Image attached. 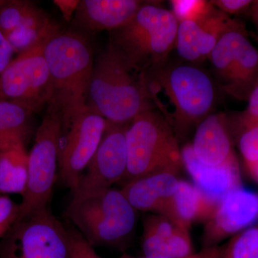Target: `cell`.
Returning <instances> with one entry per match:
<instances>
[{
	"instance_id": "obj_1",
	"label": "cell",
	"mask_w": 258,
	"mask_h": 258,
	"mask_svg": "<svg viewBox=\"0 0 258 258\" xmlns=\"http://www.w3.org/2000/svg\"><path fill=\"white\" fill-rule=\"evenodd\" d=\"M44 55L50 74L47 106L60 112L63 132L87 106L95 60L93 50L79 32L60 31L47 42Z\"/></svg>"
},
{
	"instance_id": "obj_2",
	"label": "cell",
	"mask_w": 258,
	"mask_h": 258,
	"mask_svg": "<svg viewBox=\"0 0 258 258\" xmlns=\"http://www.w3.org/2000/svg\"><path fill=\"white\" fill-rule=\"evenodd\" d=\"M87 106L109 123L128 124L155 104L145 78L134 73L108 43L94 60Z\"/></svg>"
},
{
	"instance_id": "obj_3",
	"label": "cell",
	"mask_w": 258,
	"mask_h": 258,
	"mask_svg": "<svg viewBox=\"0 0 258 258\" xmlns=\"http://www.w3.org/2000/svg\"><path fill=\"white\" fill-rule=\"evenodd\" d=\"M178 26L171 10L146 1L133 18L110 32L109 43L134 73L145 78L168 62Z\"/></svg>"
},
{
	"instance_id": "obj_4",
	"label": "cell",
	"mask_w": 258,
	"mask_h": 258,
	"mask_svg": "<svg viewBox=\"0 0 258 258\" xmlns=\"http://www.w3.org/2000/svg\"><path fill=\"white\" fill-rule=\"evenodd\" d=\"M145 81L154 98L162 91L174 108L165 117L177 138L212 113L216 101L215 83L196 64L167 62L147 75Z\"/></svg>"
},
{
	"instance_id": "obj_5",
	"label": "cell",
	"mask_w": 258,
	"mask_h": 258,
	"mask_svg": "<svg viewBox=\"0 0 258 258\" xmlns=\"http://www.w3.org/2000/svg\"><path fill=\"white\" fill-rule=\"evenodd\" d=\"M66 217L93 248L124 247L137 223V211L121 190L107 189L71 201Z\"/></svg>"
},
{
	"instance_id": "obj_6",
	"label": "cell",
	"mask_w": 258,
	"mask_h": 258,
	"mask_svg": "<svg viewBox=\"0 0 258 258\" xmlns=\"http://www.w3.org/2000/svg\"><path fill=\"white\" fill-rule=\"evenodd\" d=\"M126 144L128 166L123 185L158 171L179 173L183 167L177 137L160 111L137 115L127 128Z\"/></svg>"
},
{
	"instance_id": "obj_7",
	"label": "cell",
	"mask_w": 258,
	"mask_h": 258,
	"mask_svg": "<svg viewBox=\"0 0 258 258\" xmlns=\"http://www.w3.org/2000/svg\"><path fill=\"white\" fill-rule=\"evenodd\" d=\"M62 134L60 112L53 107L46 106L35 144L28 154V181L21 203L19 204L18 220L48 206L57 176Z\"/></svg>"
},
{
	"instance_id": "obj_8",
	"label": "cell",
	"mask_w": 258,
	"mask_h": 258,
	"mask_svg": "<svg viewBox=\"0 0 258 258\" xmlns=\"http://www.w3.org/2000/svg\"><path fill=\"white\" fill-rule=\"evenodd\" d=\"M0 258H71L67 227L48 208L33 212L0 241Z\"/></svg>"
},
{
	"instance_id": "obj_9",
	"label": "cell",
	"mask_w": 258,
	"mask_h": 258,
	"mask_svg": "<svg viewBox=\"0 0 258 258\" xmlns=\"http://www.w3.org/2000/svg\"><path fill=\"white\" fill-rule=\"evenodd\" d=\"M208 59L222 91L247 101L258 81V50L242 22L220 37Z\"/></svg>"
},
{
	"instance_id": "obj_10",
	"label": "cell",
	"mask_w": 258,
	"mask_h": 258,
	"mask_svg": "<svg viewBox=\"0 0 258 258\" xmlns=\"http://www.w3.org/2000/svg\"><path fill=\"white\" fill-rule=\"evenodd\" d=\"M47 41L18 54L0 74V100L18 104L32 113L47 106L50 83L44 48Z\"/></svg>"
},
{
	"instance_id": "obj_11",
	"label": "cell",
	"mask_w": 258,
	"mask_h": 258,
	"mask_svg": "<svg viewBox=\"0 0 258 258\" xmlns=\"http://www.w3.org/2000/svg\"><path fill=\"white\" fill-rule=\"evenodd\" d=\"M108 121L89 106L63 131L59 148L61 181L74 192L101 143Z\"/></svg>"
},
{
	"instance_id": "obj_12",
	"label": "cell",
	"mask_w": 258,
	"mask_h": 258,
	"mask_svg": "<svg viewBox=\"0 0 258 258\" xmlns=\"http://www.w3.org/2000/svg\"><path fill=\"white\" fill-rule=\"evenodd\" d=\"M129 123L108 122L101 143L73 192L71 201L110 189L115 183L123 181L128 166L126 132Z\"/></svg>"
},
{
	"instance_id": "obj_13",
	"label": "cell",
	"mask_w": 258,
	"mask_h": 258,
	"mask_svg": "<svg viewBox=\"0 0 258 258\" xmlns=\"http://www.w3.org/2000/svg\"><path fill=\"white\" fill-rule=\"evenodd\" d=\"M0 30L18 55L61 31L42 8L25 0H8L0 9Z\"/></svg>"
},
{
	"instance_id": "obj_14",
	"label": "cell",
	"mask_w": 258,
	"mask_h": 258,
	"mask_svg": "<svg viewBox=\"0 0 258 258\" xmlns=\"http://www.w3.org/2000/svg\"><path fill=\"white\" fill-rule=\"evenodd\" d=\"M258 221V193L237 188L217 204L205 222L203 248L218 246L225 239L242 232Z\"/></svg>"
},
{
	"instance_id": "obj_15",
	"label": "cell",
	"mask_w": 258,
	"mask_h": 258,
	"mask_svg": "<svg viewBox=\"0 0 258 258\" xmlns=\"http://www.w3.org/2000/svg\"><path fill=\"white\" fill-rule=\"evenodd\" d=\"M238 21L215 7L203 18L179 23L175 45L178 55L185 62L201 63L209 58L220 37Z\"/></svg>"
},
{
	"instance_id": "obj_16",
	"label": "cell",
	"mask_w": 258,
	"mask_h": 258,
	"mask_svg": "<svg viewBox=\"0 0 258 258\" xmlns=\"http://www.w3.org/2000/svg\"><path fill=\"white\" fill-rule=\"evenodd\" d=\"M142 248L145 258L184 257L195 253L189 227L158 214L144 219Z\"/></svg>"
},
{
	"instance_id": "obj_17",
	"label": "cell",
	"mask_w": 258,
	"mask_h": 258,
	"mask_svg": "<svg viewBox=\"0 0 258 258\" xmlns=\"http://www.w3.org/2000/svg\"><path fill=\"white\" fill-rule=\"evenodd\" d=\"M181 154L183 166L189 173L194 184L214 203H218L227 194L242 186L237 157L223 165L210 166L196 159L191 144L185 145Z\"/></svg>"
},
{
	"instance_id": "obj_18",
	"label": "cell",
	"mask_w": 258,
	"mask_h": 258,
	"mask_svg": "<svg viewBox=\"0 0 258 258\" xmlns=\"http://www.w3.org/2000/svg\"><path fill=\"white\" fill-rule=\"evenodd\" d=\"M179 173L158 171L123 185L120 189L137 212L163 215L179 185Z\"/></svg>"
},
{
	"instance_id": "obj_19",
	"label": "cell",
	"mask_w": 258,
	"mask_h": 258,
	"mask_svg": "<svg viewBox=\"0 0 258 258\" xmlns=\"http://www.w3.org/2000/svg\"><path fill=\"white\" fill-rule=\"evenodd\" d=\"M194 155L205 165H223L236 154L232 147L230 123L223 113H211L197 126L191 144Z\"/></svg>"
},
{
	"instance_id": "obj_20",
	"label": "cell",
	"mask_w": 258,
	"mask_h": 258,
	"mask_svg": "<svg viewBox=\"0 0 258 258\" xmlns=\"http://www.w3.org/2000/svg\"><path fill=\"white\" fill-rule=\"evenodd\" d=\"M146 1L81 0L73 23L86 31H113L137 14Z\"/></svg>"
},
{
	"instance_id": "obj_21",
	"label": "cell",
	"mask_w": 258,
	"mask_h": 258,
	"mask_svg": "<svg viewBox=\"0 0 258 258\" xmlns=\"http://www.w3.org/2000/svg\"><path fill=\"white\" fill-rule=\"evenodd\" d=\"M217 203L211 201L191 183L179 180L170 203L162 215L174 219L186 227L197 222H206Z\"/></svg>"
},
{
	"instance_id": "obj_22",
	"label": "cell",
	"mask_w": 258,
	"mask_h": 258,
	"mask_svg": "<svg viewBox=\"0 0 258 258\" xmlns=\"http://www.w3.org/2000/svg\"><path fill=\"white\" fill-rule=\"evenodd\" d=\"M33 114L18 104L0 100V152L25 149Z\"/></svg>"
},
{
	"instance_id": "obj_23",
	"label": "cell",
	"mask_w": 258,
	"mask_h": 258,
	"mask_svg": "<svg viewBox=\"0 0 258 258\" xmlns=\"http://www.w3.org/2000/svg\"><path fill=\"white\" fill-rule=\"evenodd\" d=\"M26 149L0 152V192L23 195L28 181Z\"/></svg>"
},
{
	"instance_id": "obj_24",
	"label": "cell",
	"mask_w": 258,
	"mask_h": 258,
	"mask_svg": "<svg viewBox=\"0 0 258 258\" xmlns=\"http://www.w3.org/2000/svg\"><path fill=\"white\" fill-rule=\"evenodd\" d=\"M221 258H258V225L234 235L222 248Z\"/></svg>"
},
{
	"instance_id": "obj_25",
	"label": "cell",
	"mask_w": 258,
	"mask_h": 258,
	"mask_svg": "<svg viewBox=\"0 0 258 258\" xmlns=\"http://www.w3.org/2000/svg\"><path fill=\"white\" fill-rule=\"evenodd\" d=\"M238 149L247 170L258 164V121L239 125Z\"/></svg>"
},
{
	"instance_id": "obj_26",
	"label": "cell",
	"mask_w": 258,
	"mask_h": 258,
	"mask_svg": "<svg viewBox=\"0 0 258 258\" xmlns=\"http://www.w3.org/2000/svg\"><path fill=\"white\" fill-rule=\"evenodd\" d=\"M171 5V11L178 23L203 18L215 8L210 1L205 0H172Z\"/></svg>"
},
{
	"instance_id": "obj_27",
	"label": "cell",
	"mask_w": 258,
	"mask_h": 258,
	"mask_svg": "<svg viewBox=\"0 0 258 258\" xmlns=\"http://www.w3.org/2000/svg\"><path fill=\"white\" fill-rule=\"evenodd\" d=\"M20 205L8 196H0V241L18 221Z\"/></svg>"
},
{
	"instance_id": "obj_28",
	"label": "cell",
	"mask_w": 258,
	"mask_h": 258,
	"mask_svg": "<svg viewBox=\"0 0 258 258\" xmlns=\"http://www.w3.org/2000/svg\"><path fill=\"white\" fill-rule=\"evenodd\" d=\"M68 228L71 258H102L76 228Z\"/></svg>"
},
{
	"instance_id": "obj_29",
	"label": "cell",
	"mask_w": 258,
	"mask_h": 258,
	"mask_svg": "<svg viewBox=\"0 0 258 258\" xmlns=\"http://www.w3.org/2000/svg\"><path fill=\"white\" fill-rule=\"evenodd\" d=\"M247 101V108L236 119L237 126L258 121V81L249 93Z\"/></svg>"
},
{
	"instance_id": "obj_30",
	"label": "cell",
	"mask_w": 258,
	"mask_h": 258,
	"mask_svg": "<svg viewBox=\"0 0 258 258\" xmlns=\"http://www.w3.org/2000/svg\"><path fill=\"white\" fill-rule=\"evenodd\" d=\"M214 7L225 13V14L235 15L249 10L253 4L252 0H212L210 1Z\"/></svg>"
},
{
	"instance_id": "obj_31",
	"label": "cell",
	"mask_w": 258,
	"mask_h": 258,
	"mask_svg": "<svg viewBox=\"0 0 258 258\" xmlns=\"http://www.w3.org/2000/svg\"><path fill=\"white\" fill-rule=\"evenodd\" d=\"M14 54V50L0 30V74L13 60Z\"/></svg>"
},
{
	"instance_id": "obj_32",
	"label": "cell",
	"mask_w": 258,
	"mask_h": 258,
	"mask_svg": "<svg viewBox=\"0 0 258 258\" xmlns=\"http://www.w3.org/2000/svg\"><path fill=\"white\" fill-rule=\"evenodd\" d=\"M53 3L60 10L66 23H69L74 20L79 5V0H55Z\"/></svg>"
},
{
	"instance_id": "obj_33",
	"label": "cell",
	"mask_w": 258,
	"mask_h": 258,
	"mask_svg": "<svg viewBox=\"0 0 258 258\" xmlns=\"http://www.w3.org/2000/svg\"><path fill=\"white\" fill-rule=\"evenodd\" d=\"M222 247L219 246H215V247H207L203 248L201 251L196 253H193L191 255L186 256L184 257L177 258H221L222 255ZM120 258H145V257H135L133 256L129 255V254H124Z\"/></svg>"
},
{
	"instance_id": "obj_34",
	"label": "cell",
	"mask_w": 258,
	"mask_h": 258,
	"mask_svg": "<svg viewBox=\"0 0 258 258\" xmlns=\"http://www.w3.org/2000/svg\"><path fill=\"white\" fill-rule=\"evenodd\" d=\"M249 14L251 15L254 23L255 24L258 30V0L254 1L253 4L249 8Z\"/></svg>"
},
{
	"instance_id": "obj_35",
	"label": "cell",
	"mask_w": 258,
	"mask_h": 258,
	"mask_svg": "<svg viewBox=\"0 0 258 258\" xmlns=\"http://www.w3.org/2000/svg\"><path fill=\"white\" fill-rule=\"evenodd\" d=\"M7 2H8V0H0V9L6 4Z\"/></svg>"
}]
</instances>
